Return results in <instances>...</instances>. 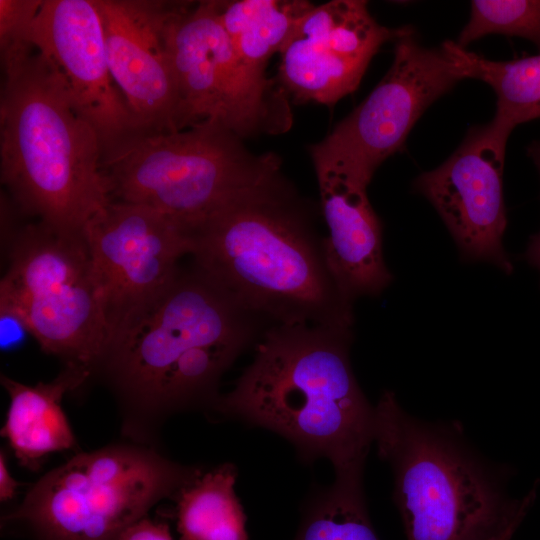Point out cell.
Segmentation results:
<instances>
[{"label":"cell","mask_w":540,"mask_h":540,"mask_svg":"<svg viewBox=\"0 0 540 540\" xmlns=\"http://www.w3.org/2000/svg\"><path fill=\"white\" fill-rule=\"evenodd\" d=\"M268 326L195 266L105 350L92 377L116 399L128 441L156 447L168 418L211 414L225 371Z\"/></svg>","instance_id":"6da1fadb"},{"label":"cell","mask_w":540,"mask_h":540,"mask_svg":"<svg viewBox=\"0 0 540 540\" xmlns=\"http://www.w3.org/2000/svg\"><path fill=\"white\" fill-rule=\"evenodd\" d=\"M194 266L274 325L353 330V301L327 262L324 238L279 176L189 231Z\"/></svg>","instance_id":"7a4b0ae2"},{"label":"cell","mask_w":540,"mask_h":540,"mask_svg":"<svg viewBox=\"0 0 540 540\" xmlns=\"http://www.w3.org/2000/svg\"><path fill=\"white\" fill-rule=\"evenodd\" d=\"M352 340L349 329L266 328L252 363L211 414L275 432L303 462L329 460L335 476L363 474L374 442L375 406L355 378Z\"/></svg>","instance_id":"3957f363"},{"label":"cell","mask_w":540,"mask_h":540,"mask_svg":"<svg viewBox=\"0 0 540 540\" xmlns=\"http://www.w3.org/2000/svg\"><path fill=\"white\" fill-rule=\"evenodd\" d=\"M1 67V183L17 212L81 235L111 201L101 139L41 51L34 47Z\"/></svg>","instance_id":"277c9868"},{"label":"cell","mask_w":540,"mask_h":540,"mask_svg":"<svg viewBox=\"0 0 540 540\" xmlns=\"http://www.w3.org/2000/svg\"><path fill=\"white\" fill-rule=\"evenodd\" d=\"M374 442L392 470L407 540H511L535 496L511 498L503 472L457 423L420 420L392 391L375 405Z\"/></svg>","instance_id":"5b68a950"},{"label":"cell","mask_w":540,"mask_h":540,"mask_svg":"<svg viewBox=\"0 0 540 540\" xmlns=\"http://www.w3.org/2000/svg\"><path fill=\"white\" fill-rule=\"evenodd\" d=\"M275 155H253L217 121L183 130L134 129L103 147L111 201L155 209L188 232L237 197L278 178Z\"/></svg>","instance_id":"8992f818"},{"label":"cell","mask_w":540,"mask_h":540,"mask_svg":"<svg viewBox=\"0 0 540 540\" xmlns=\"http://www.w3.org/2000/svg\"><path fill=\"white\" fill-rule=\"evenodd\" d=\"M203 469L131 441L78 453L43 475L2 517L32 540H118Z\"/></svg>","instance_id":"52a82bcc"},{"label":"cell","mask_w":540,"mask_h":540,"mask_svg":"<svg viewBox=\"0 0 540 540\" xmlns=\"http://www.w3.org/2000/svg\"><path fill=\"white\" fill-rule=\"evenodd\" d=\"M9 242L1 317L16 321L63 365L93 375L108 336L84 234H61L37 221L11 232Z\"/></svg>","instance_id":"ba28073f"},{"label":"cell","mask_w":540,"mask_h":540,"mask_svg":"<svg viewBox=\"0 0 540 540\" xmlns=\"http://www.w3.org/2000/svg\"><path fill=\"white\" fill-rule=\"evenodd\" d=\"M166 40L178 89V130L213 120L243 139L290 127L285 91L238 56L217 1L170 2Z\"/></svg>","instance_id":"9c48e42d"},{"label":"cell","mask_w":540,"mask_h":540,"mask_svg":"<svg viewBox=\"0 0 540 540\" xmlns=\"http://www.w3.org/2000/svg\"><path fill=\"white\" fill-rule=\"evenodd\" d=\"M107 346L132 330L168 290L190 254L189 232L147 206L110 201L85 226ZM105 349V350H106Z\"/></svg>","instance_id":"30bf717a"},{"label":"cell","mask_w":540,"mask_h":540,"mask_svg":"<svg viewBox=\"0 0 540 540\" xmlns=\"http://www.w3.org/2000/svg\"><path fill=\"white\" fill-rule=\"evenodd\" d=\"M391 67L369 96L311 155L338 161L370 183L376 169L403 148L426 109L463 79L446 41L427 48L411 28L395 42Z\"/></svg>","instance_id":"8fae6325"},{"label":"cell","mask_w":540,"mask_h":540,"mask_svg":"<svg viewBox=\"0 0 540 540\" xmlns=\"http://www.w3.org/2000/svg\"><path fill=\"white\" fill-rule=\"evenodd\" d=\"M513 129L496 118L470 129L457 149L413 181L443 220L464 262L490 263L506 274L507 213L503 192L506 145Z\"/></svg>","instance_id":"7c38bea8"},{"label":"cell","mask_w":540,"mask_h":540,"mask_svg":"<svg viewBox=\"0 0 540 540\" xmlns=\"http://www.w3.org/2000/svg\"><path fill=\"white\" fill-rule=\"evenodd\" d=\"M410 29L381 26L366 1L314 5L280 52V80L297 100L334 104L357 88L384 43Z\"/></svg>","instance_id":"4fadbf2b"},{"label":"cell","mask_w":540,"mask_h":540,"mask_svg":"<svg viewBox=\"0 0 540 540\" xmlns=\"http://www.w3.org/2000/svg\"><path fill=\"white\" fill-rule=\"evenodd\" d=\"M28 40L60 70L103 147L138 129L108 65L94 0H42Z\"/></svg>","instance_id":"5bb4252c"},{"label":"cell","mask_w":540,"mask_h":540,"mask_svg":"<svg viewBox=\"0 0 540 540\" xmlns=\"http://www.w3.org/2000/svg\"><path fill=\"white\" fill-rule=\"evenodd\" d=\"M111 75L138 129L178 130V89L166 40L170 1L94 0Z\"/></svg>","instance_id":"9a60e30c"},{"label":"cell","mask_w":540,"mask_h":540,"mask_svg":"<svg viewBox=\"0 0 540 540\" xmlns=\"http://www.w3.org/2000/svg\"><path fill=\"white\" fill-rule=\"evenodd\" d=\"M311 157L328 228L324 248L330 270L353 302L378 296L393 275L384 259L382 223L367 195L369 182L338 161Z\"/></svg>","instance_id":"2e32d148"},{"label":"cell","mask_w":540,"mask_h":540,"mask_svg":"<svg viewBox=\"0 0 540 540\" xmlns=\"http://www.w3.org/2000/svg\"><path fill=\"white\" fill-rule=\"evenodd\" d=\"M91 378L88 369L77 365H63L53 380L34 386L1 375L10 398L1 436L22 466L35 470L48 454L75 449L76 439L61 402Z\"/></svg>","instance_id":"e0dca14e"},{"label":"cell","mask_w":540,"mask_h":540,"mask_svg":"<svg viewBox=\"0 0 540 540\" xmlns=\"http://www.w3.org/2000/svg\"><path fill=\"white\" fill-rule=\"evenodd\" d=\"M237 468L224 463L203 471L176 496L180 540H248L246 514L234 486Z\"/></svg>","instance_id":"ac0fdd59"},{"label":"cell","mask_w":540,"mask_h":540,"mask_svg":"<svg viewBox=\"0 0 540 540\" xmlns=\"http://www.w3.org/2000/svg\"><path fill=\"white\" fill-rule=\"evenodd\" d=\"M220 23L235 51L265 75L269 58L281 52L301 19L314 7L303 0L217 1Z\"/></svg>","instance_id":"d6986e66"},{"label":"cell","mask_w":540,"mask_h":540,"mask_svg":"<svg viewBox=\"0 0 540 540\" xmlns=\"http://www.w3.org/2000/svg\"><path fill=\"white\" fill-rule=\"evenodd\" d=\"M463 79L488 84L496 96L495 117L516 126L540 118V52L507 61L487 59L450 41Z\"/></svg>","instance_id":"ffe728a7"},{"label":"cell","mask_w":540,"mask_h":540,"mask_svg":"<svg viewBox=\"0 0 540 540\" xmlns=\"http://www.w3.org/2000/svg\"><path fill=\"white\" fill-rule=\"evenodd\" d=\"M293 540H379L369 518L363 474L335 476L307 497Z\"/></svg>","instance_id":"44dd1931"},{"label":"cell","mask_w":540,"mask_h":540,"mask_svg":"<svg viewBox=\"0 0 540 540\" xmlns=\"http://www.w3.org/2000/svg\"><path fill=\"white\" fill-rule=\"evenodd\" d=\"M470 7L469 20L456 41L461 47L501 34L529 40L540 52V0H473Z\"/></svg>","instance_id":"7402d4cb"},{"label":"cell","mask_w":540,"mask_h":540,"mask_svg":"<svg viewBox=\"0 0 540 540\" xmlns=\"http://www.w3.org/2000/svg\"><path fill=\"white\" fill-rule=\"evenodd\" d=\"M41 3L42 0H0L1 64L33 49L28 34Z\"/></svg>","instance_id":"603a6c76"},{"label":"cell","mask_w":540,"mask_h":540,"mask_svg":"<svg viewBox=\"0 0 540 540\" xmlns=\"http://www.w3.org/2000/svg\"><path fill=\"white\" fill-rule=\"evenodd\" d=\"M118 540H173L166 522H155L148 516L130 526Z\"/></svg>","instance_id":"cb8c5ba5"},{"label":"cell","mask_w":540,"mask_h":540,"mask_svg":"<svg viewBox=\"0 0 540 540\" xmlns=\"http://www.w3.org/2000/svg\"><path fill=\"white\" fill-rule=\"evenodd\" d=\"M527 154L535 164L540 176V140L534 141L528 146ZM524 258L540 272V230L530 237Z\"/></svg>","instance_id":"d4e9b609"},{"label":"cell","mask_w":540,"mask_h":540,"mask_svg":"<svg viewBox=\"0 0 540 540\" xmlns=\"http://www.w3.org/2000/svg\"><path fill=\"white\" fill-rule=\"evenodd\" d=\"M19 483L12 477L7 467L6 454L1 450L0 455V500L6 502L12 499Z\"/></svg>","instance_id":"484cf974"}]
</instances>
